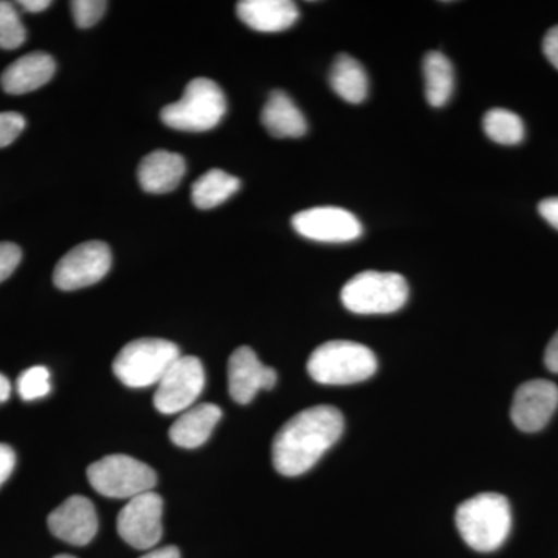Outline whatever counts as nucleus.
<instances>
[{"instance_id":"f257e3e1","label":"nucleus","mask_w":558,"mask_h":558,"mask_svg":"<svg viewBox=\"0 0 558 558\" xmlns=\"http://www.w3.org/2000/svg\"><path fill=\"white\" fill-rule=\"evenodd\" d=\"M344 418L330 405L301 411L282 425L271 446V461L282 476H300L340 439Z\"/></svg>"},{"instance_id":"f03ea898","label":"nucleus","mask_w":558,"mask_h":558,"mask_svg":"<svg viewBox=\"0 0 558 558\" xmlns=\"http://www.w3.org/2000/svg\"><path fill=\"white\" fill-rule=\"evenodd\" d=\"M457 526L470 548L494 553L501 548L512 526L508 498L499 494H481L468 499L457 510Z\"/></svg>"},{"instance_id":"7ed1b4c3","label":"nucleus","mask_w":558,"mask_h":558,"mask_svg":"<svg viewBox=\"0 0 558 558\" xmlns=\"http://www.w3.org/2000/svg\"><path fill=\"white\" fill-rule=\"evenodd\" d=\"M377 369V359L369 348L355 341H326L312 352L307 373L323 385H351L369 379Z\"/></svg>"},{"instance_id":"20e7f679","label":"nucleus","mask_w":558,"mask_h":558,"mask_svg":"<svg viewBox=\"0 0 558 558\" xmlns=\"http://www.w3.org/2000/svg\"><path fill=\"white\" fill-rule=\"evenodd\" d=\"M227 112L222 89L213 80L191 81L178 102L165 106L160 119L178 131L204 132L215 130Z\"/></svg>"},{"instance_id":"39448f33","label":"nucleus","mask_w":558,"mask_h":558,"mask_svg":"<svg viewBox=\"0 0 558 558\" xmlns=\"http://www.w3.org/2000/svg\"><path fill=\"white\" fill-rule=\"evenodd\" d=\"M409 300L405 278L391 271H362L341 289L343 306L352 314H392Z\"/></svg>"},{"instance_id":"423d86ee","label":"nucleus","mask_w":558,"mask_h":558,"mask_svg":"<svg viewBox=\"0 0 558 558\" xmlns=\"http://www.w3.org/2000/svg\"><path fill=\"white\" fill-rule=\"evenodd\" d=\"M179 357V348L172 341L138 339L121 349L113 360L112 369L117 379L126 387H153Z\"/></svg>"},{"instance_id":"0eeeda50","label":"nucleus","mask_w":558,"mask_h":558,"mask_svg":"<svg viewBox=\"0 0 558 558\" xmlns=\"http://www.w3.org/2000/svg\"><path fill=\"white\" fill-rule=\"evenodd\" d=\"M90 486L102 497L131 499L157 486V473L128 454H109L87 469Z\"/></svg>"},{"instance_id":"6e6552de","label":"nucleus","mask_w":558,"mask_h":558,"mask_svg":"<svg viewBox=\"0 0 558 558\" xmlns=\"http://www.w3.org/2000/svg\"><path fill=\"white\" fill-rule=\"evenodd\" d=\"M205 387L204 365L193 355H180L165 373L154 395V405L161 414H178L191 409Z\"/></svg>"},{"instance_id":"1a4fd4ad","label":"nucleus","mask_w":558,"mask_h":558,"mask_svg":"<svg viewBox=\"0 0 558 558\" xmlns=\"http://www.w3.org/2000/svg\"><path fill=\"white\" fill-rule=\"evenodd\" d=\"M112 266V253L101 241L83 242L70 250L61 258L53 271V282L58 289L78 290L97 284Z\"/></svg>"},{"instance_id":"9d476101","label":"nucleus","mask_w":558,"mask_h":558,"mask_svg":"<svg viewBox=\"0 0 558 558\" xmlns=\"http://www.w3.org/2000/svg\"><path fill=\"white\" fill-rule=\"evenodd\" d=\"M163 499L156 492H146L130 499L120 510L117 529L120 537L140 550L153 549L163 535L161 526Z\"/></svg>"},{"instance_id":"9b49d317","label":"nucleus","mask_w":558,"mask_h":558,"mask_svg":"<svg viewBox=\"0 0 558 558\" xmlns=\"http://www.w3.org/2000/svg\"><path fill=\"white\" fill-rule=\"evenodd\" d=\"M293 229L306 240L341 244L362 236L360 220L348 209L339 207H315L293 216Z\"/></svg>"},{"instance_id":"f8f14e48","label":"nucleus","mask_w":558,"mask_h":558,"mask_svg":"<svg viewBox=\"0 0 558 558\" xmlns=\"http://www.w3.org/2000/svg\"><path fill=\"white\" fill-rule=\"evenodd\" d=\"M557 407L556 384L545 379L529 380L517 389L510 416L521 432H539L556 413Z\"/></svg>"},{"instance_id":"ddd939ff","label":"nucleus","mask_w":558,"mask_h":558,"mask_svg":"<svg viewBox=\"0 0 558 558\" xmlns=\"http://www.w3.org/2000/svg\"><path fill=\"white\" fill-rule=\"evenodd\" d=\"M51 534L73 546L89 545L98 532V515L89 498L70 497L47 520Z\"/></svg>"},{"instance_id":"4468645a","label":"nucleus","mask_w":558,"mask_h":558,"mask_svg":"<svg viewBox=\"0 0 558 558\" xmlns=\"http://www.w3.org/2000/svg\"><path fill=\"white\" fill-rule=\"evenodd\" d=\"M277 384L274 368L263 365L252 348L241 347L229 360V391L231 399L247 405L260 389H271Z\"/></svg>"},{"instance_id":"2eb2a0df","label":"nucleus","mask_w":558,"mask_h":558,"mask_svg":"<svg viewBox=\"0 0 558 558\" xmlns=\"http://www.w3.org/2000/svg\"><path fill=\"white\" fill-rule=\"evenodd\" d=\"M236 13L247 27L263 33L288 31L300 16L299 7L290 0H242Z\"/></svg>"},{"instance_id":"dca6fc26","label":"nucleus","mask_w":558,"mask_h":558,"mask_svg":"<svg viewBox=\"0 0 558 558\" xmlns=\"http://www.w3.org/2000/svg\"><path fill=\"white\" fill-rule=\"evenodd\" d=\"M54 70L57 64L50 54L35 51L10 64L0 76V84L7 94H28L46 86L53 78Z\"/></svg>"},{"instance_id":"f3484780","label":"nucleus","mask_w":558,"mask_h":558,"mask_svg":"<svg viewBox=\"0 0 558 558\" xmlns=\"http://www.w3.org/2000/svg\"><path fill=\"white\" fill-rule=\"evenodd\" d=\"M185 172L186 165L182 156L168 150H154L140 161L137 175L146 193L165 194L178 189Z\"/></svg>"},{"instance_id":"a211bd4d","label":"nucleus","mask_w":558,"mask_h":558,"mask_svg":"<svg viewBox=\"0 0 558 558\" xmlns=\"http://www.w3.org/2000/svg\"><path fill=\"white\" fill-rule=\"evenodd\" d=\"M222 417V410L215 403H199L183 411L170 428L172 442L182 449H197L211 436Z\"/></svg>"},{"instance_id":"6ab92c4d","label":"nucleus","mask_w":558,"mask_h":558,"mask_svg":"<svg viewBox=\"0 0 558 558\" xmlns=\"http://www.w3.org/2000/svg\"><path fill=\"white\" fill-rule=\"evenodd\" d=\"M260 121L269 134L277 138H299L307 132L306 117L282 90L271 92L260 112Z\"/></svg>"},{"instance_id":"aec40b11","label":"nucleus","mask_w":558,"mask_h":558,"mask_svg":"<svg viewBox=\"0 0 558 558\" xmlns=\"http://www.w3.org/2000/svg\"><path fill=\"white\" fill-rule=\"evenodd\" d=\"M330 87L351 105H360L368 97L369 83L365 69L351 54H339L329 75Z\"/></svg>"},{"instance_id":"412c9836","label":"nucleus","mask_w":558,"mask_h":558,"mask_svg":"<svg viewBox=\"0 0 558 558\" xmlns=\"http://www.w3.org/2000/svg\"><path fill=\"white\" fill-rule=\"evenodd\" d=\"M425 97L433 108L449 102L454 87L453 65L440 51H429L424 60Z\"/></svg>"},{"instance_id":"4be33fe9","label":"nucleus","mask_w":558,"mask_h":558,"mask_svg":"<svg viewBox=\"0 0 558 558\" xmlns=\"http://www.w3.org/2000/svg\"><path fill=\"white\" fill-rule=\"evenodd\" d=\"M241 189V180L222 170H209L193 183L191 197L201 209L218 207Z\"/></svg>"},{"instance_id":"5701e85b","label":"nucleus","mask_w":558,"mask_h":558,"mask_svg":"<svg viewBox=\"0 0 558 558\" xmlns=\"http://www.w3.org/2000/svg\"><path fill=\"white\" fill-rule=\"evenodd\" d=\"M487 137L499 145H519L524 138V124L517 113L508 109L488 110L483 120Z\"/></svg>"},{"instance_id":"b1692460","label":"nucleus","mask_w":558,"mask_h":558,"mask_svg":"<svg viewBox=\"0 0 558 558\" xmlns=\"http://www.w3.org/2000/svg\"><path fill=\"white\" fill-rule=\"evenodd\" d=\"M27 39V32L13 3L0 0V49H20Z\"/></svg>"},{"instance_id":"393cba45","label":"nucleus","mask_w":558,"mask_h":558,"mask_svg":"<svg viewBox=\"0 0 558 558\" xmlns=\"http://www.w3.org/2000/svg\"><path fill=\"white\" fill-rule=\"evenodd\" d=\"M50 371L46 366H32L17 379V391L22 400L33 402L50 395Z\"/></svg>"},{"instance_id":"a878e982","label":"nucleus","mask_w":558,"mask_h":558,"mask_svg":"<svg viewBox=\"0 0 558 558\" xmlns=\"http://www.w3.org/2000/svg\"><path fill=\"white\" fill-rule=\"evenodd\" d=\"M108 2L105 0H75L70 2L73 20L80 28H90L105 16Z\"/></svg>"},{"instance_id":"bb28decb","label":"nucleus","mask_w":558,"mask_h":558,"mask_svg":"<svg viewBox=\"0 0 558 558\" xmlns=\"http://www.w3.org/2000/svg\"><path fill=\"white\" fill-rule=\"evenodd\" d=\"M25 130V119L16 112L0 113V148L11 145Z\"/></svg>"},{"instance_id":"cd10ccee","label":"nucleus","mask_w":558,"mask_h":558,"mask_svg":"<svg viewBox=\"0 0 558 558\" xmlns=\"http://www.w3.org/2000/svg\"><path fill=\"white\" fill-rule=\"evenodd\" d=\"M22 259L21 248L13 242H0V282L11 277Z\"/></svg>"},{"instance_id":"c85d7f7f","label":"nucleus","mask_w":558,"mask_h":558,"mask_svg":"<svg viewBox=\"0 0 558 558\" xmlns=\"http://www.w3.org/2000/svg\"><path fill=\"white\" fill-rule=\"evenodd\" d=\"M16 465V454L7 444H0V486L10 478Z\"/></svg>"},{"instance_id":"c756f323","label":"nucleus","mask_w":558,"mask_h":558,"mask_svg":"<svg viewBox=\"0 0 558 558\" xmlns=\"http://www.w3.org/2000/svg\"><path fill=\"white\" fill-rule=\"evenodd\" d=\"M543 51H545L550 64L558 70V25L546 33L545 40H543Z\"/></svg>"},{"instance_id":"7c9ffc66","label":"nucleus","mask_w":558,"mask_h":558,"mask_svg":"<svg viewBox=\"0 0 558 558\" xmlns=\"http://www.w3.org/2000/svg\"><path fill=\"white\" fill-rule=\"evenodd\" d=\"M538 211L546 222L558 230V197H549V199L539 202Z\"/></svg>"},{"instance_id":"2f4dec72","label":"nucleus","mask_w":558,"mask_h":558,"mask_svg":"<svg viewBox=\"0 0 558 558\" xmlns=\"http://www.w3.org/2000/svg\"><path fill=\"white\" fill-rule=\"evenodd\" d=\"M545 363L546 368H548L550 373L558 374V330L556 336L550 339L548 348H546Z\"/></svg>"},{"instance_id":"473e14b6","label":"nucleus","mask_w":558,"mask_h":558,"mask_svg":"<svg viewBox=\"0 0 558 558\" xmlns=\"http://www.w3.org/2000/svg\"><path fill=\"white\" fill-rule=\"evenodd\" d=\"M140 558H180V550L175 546H165V548L149 550Z\"/></svg>"},{"instance_id":"72a5a7b5","label":"nucleus","mask_w":558,"mask_h":558,"mask_svg":"<svg viewBox=\"0 0 558 558\" xmlns=\"http://www.w3.org/2000/svg\"><path fill=\"white\" fill-rule=\"evenodd\" d=\"M20 5L28 13H40V11L49 9L51 2L50 0H22Z\"/></svg>"},{"instance_id":"f704fd0d","label":"nucleus","mask_w":558,"mask_h":558,"mask_svg":"<svg viewBox=\"0 0 558 558\" xmlns=\"http://www.w3.org/2000/svg\"><path fill=\"white\" fill-rule=\"evenodd\" d=\"M11 396V384L3 374H0V403L7 402Z\"/></svg>"},{"instance_id":"c9c22d12","label":"nucleus","mask_w":558,"mask_h":558,"mask_svg":"<svg viewBox=\"0 0 558 558\" xmlns=\"http://www.w3.org/2000/svg\"><path fill=\"white\" fill-rule=\"evenodd\" d=\"M53 558H76V557L68 556V554H61V556H57V557H53Z\"/></svg>"}]
</instances>
